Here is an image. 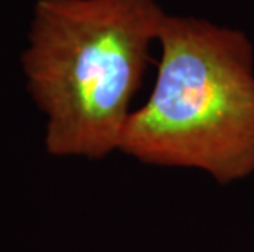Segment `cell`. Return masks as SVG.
Masks as SVG:
<instances>
[{
    "label": "cell",
    "instance_id": "cell-1",
    "mask_svg": "<svg viewBox=\"0 0 254 252\" xmlns=\"http://www.w3.org/2000/svg\"><path fill=\"white\" fill-rule=\"evenodd\" d=\"M166 17L156 0H36L20 62L48 154L118 151Z\"/></svg>",
    "mask_w": 254,
    "mask_h": 252
},
{
    "label": "cell",
    "instance_id": "cell-2",
    "mask_svg": "<svg viewBox=\"0 0 254 252\" xmlns=\"http://www.w3.org/2000/svg\"><path fill=\"white\" fill-rule=\"evenodd\" d=\"M146 103L118 151L143 164L207 172L220 185L254 174V46L245 31L169 15Z\"/></svg>",
    "mask_w": 254,
    "mask_h": 252
}]
</instances>
